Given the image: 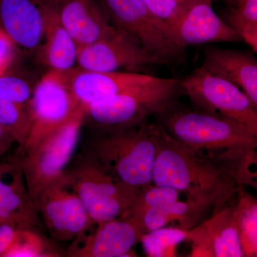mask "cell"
I'll use <instances>...</instances> for the list:
<instances>
[{"label": "cell", "instance_id": "obj_19", "mask_svg": "<svg viewBox=\"0 0 257 257\" xmlns=\"http://www.w3.org/2000/svg\"><path fill=\"white\" fill-rule=\"evenodd\" d=\"M67 74L71 89L82 106L139 87L153 77L127 72H91L77 67Z\"/></svg>", "mask_w": 257, "mask_h": 257}, {"label": "cell", "instance_id": "obj_34", "mask_svg": "<svg viewBox=\"0 0 257 257\" xmlns=\"http://www.w3.org/2000/svg\"><path fill=\"white\" fill-rule=\"evenodd\" d=\"M0 158H1V156H0Z\"/></svg>", "mask_w": 257, "mask_h": 257}, {"label": "cell", "instance_id": "obj_10", "mask_svg": "<svg viewBox=\"0 0 257 257\" xmlns=\"http://www.w3.org/2000/svg\"><path fill=\"white\" fill-rule=\"evenodd\" d=\"M111 25L135 38L165 64H180L186 50L167 35L143 0H100Z\"/></svg>", "mask_w": 257, "mask_h": 257}, {"label": "cell", "instance_id": "obj_5", "mask_svg": "<svg viewBox=\"0 0 257 257\" xmlns=\"http://www.w3.org/2000/svg\"><path fill=\"white\" fill-rule=\"evenodd\" d=\"M67 172L95 224L124 216L140 192L138 187L124 183L108 172L87 153Z\"/></svg>", "mask_w": 257, "mask_h": 257}, {"label": "cell", "instance_id": "obj_3", "mask_svg": "<svg viewBox=\"0 0 257 257\" xmlns=\"http://www.w3.org/2000/svg\"><path fill=\"white\" fill-rule=\"evenodd\" d=\"M87 153L108 172L133 187L152 184L157 151L155 123L147 121L130 127L100 130Z\"/></svg>", "mask_w": 257, "mask_h": 257}, {"label": "cell", "instance_id": "obj_4", "mask_svg": "<svg viewBox=\"0 0 257 257\" xmlns=\"http://www.w3.org/2000/svg\"><path fill=\"white\" fill-rule=\"evenodd\" d=\"M182 93L181 80L153 76L139 87L82 106L84 119L100 130L136 126L178 101Z\"/></svg>", "mask_w": 257, "mask_h": 257}, {"label": "cell", "instance_id": "obj_1", "mask_svg": "<svg viewBox=\"0 0 257 257\" xmlns=\"http://www.w3.org/2000/svg\"><path fill=\"white\" fill-rule=\"evenodd\" d=\"M155 123L157 151L152 183L185 192L187 199L215 212L234 200L239 187L209 153H194Z\"/></svg>", "mask_w": 257, "mask_h": 257}, {"label": "cell", "instance_id": "obj_23", "mask_svg": "<svg viewBox=\"0 0 257 257\" xmlns=\"http://www.w3.org/2000/svg\"><path fill=\"white\" fill-rule=\"evenodd\" d=\"M222 19L256 53L257 0H237L228 6Z\"/></svg>", "mask_w": 257, "mask_h": 257}, {"label": "cell", "instance_id": "obj_14", "mask_svg": "<svg viewBox=\"0 0 257 257\" xmlns=\"http://www.w3.org/2000/svg\"><path fill=\"white\" fill-rule=\"evenodd\" d=\"M40 220L20 160L0 162V224L34 228Z\"/></svg>", "mask_w": 257, "mask_h": 257}, {"label": "cell", "instance_id": "obj_31", "mask_svg": "<svg viewBox=\"0 0 257 257\" xmlns=\"http://www.w3.org/2000/svg\"><path fill=\"white\" fill-rule=\"evenodd\" d=\"M18 228L10 224H0V257L4 256L14 239L15 232Z\"/></svg>", "mask_w": 257, "mask_h": 257}, {"label": "cell", "instance_id": "obj_32", "mask_svg": "<svg viewBox=\"0 0 257 257\" xmlns=\"http://www.w3.org/2000/svg\"><path fill=\"white\" fill-rule=\"evenodd\" d=\"M13 143L15 141L13 138L0 126V156L8 152Z\"/></svg>", "mask_w": 257, "mask_h": 257}, {"label": "cell", "instance_id": "obj_28", "mask_svg": "<svg viewBox=\"0 0 257 257\" xmlns=\"http://www.w3.org/2000/svg\"><path fill=\"white\" fill-rule=\"evenodd\" d=\"M180 193L171 187L153 186L152 184L140 187L136 200L123 216L131 218L137 222L148 209L178 200Z\"/></svg>", "mask_w": 257, "mask_h": 257}, {"label": "cell", "instance_id": "obj_21", "mask_svg": "<svg viewBox=\"0 0 257 257\" xmlns=\"http://www.w3.org/2000/svg\"><path fill=\"white\" fill-rule=\"evenodd\" d=\"M223 170L239 187L257 188L256 149L241 147L210 153Z\"/></svg>", "mask_w": 257, "mask_h": 257}, {"label": "cell", "instance_id": "obj_7", "mask_svg": "<svg viewBox=\"0 0 257 257\" xmlns=\"http://www.w3.org/2000/svg\"><path fill=\"white\" fill-rule=\"evenodd\" d=\"M35 204L52 237L60 242L76 244L95 224L72 187L67 170L42 189Z\"/></svg>", "mask_w": 257, "mask_h": 257}, {"label": "cell", "instance_id": "obj_22", "mask_svg": "<svg viewBox=\"0 0 257 257\" xmlns=\"http://www.w3.org/2000/svg\"><path fill=\"white\" fill-rule=\"evenodd\" d=\"M235 219L243 257L257 256V200L239 189L234 199Z\"/></svg>", "mask_w": 257, "mask_h": 257}, {"label": "cell", "instance_id": "obj_15", "mask_svg": "<svg viewBox=\"0 0 257 257\" xmlns=\"http://www.w3.org/2000/svg\"><path fill=\"white\" fill-rule=\"evenodd\" d=\"M213 0H197L180 20L174 41L181 48L216 42L242 41L213 9Z\"/></svg>", "mask_w": 257, "mask_h": 257}, {"label": "cell", "instance_id": "obj_6", "mask_svg": "<svg viewBox=\"0 0 257 257\" xmlns=\"http://www.w3.org/2000/svg\"><path fill=\"white\" fill-rule=\"evenodd\" d=\"M84 121L82 104L70 119L20 159L33 202L51 182L63 175L74 156Z\"/></svg>", "mask_w": 257, "mask_h": 257}, {"label": "cell", "instance_id": "obj_25", "mask_svg": "<svg viewBox=\"0 0 257 257\" xmlns=\"http://www.w3.org/2000/svg\"><path fill=\"white\" fill-rule=\"evenodd\" d=\"M0 126L23 148L31 126L30 104H19L0 98Z\"/></svg>", "mask_w": 257, "mask_h": 257}, {"label": "cell", "instance_id": "obj_8", "mask_svg": "<svg viewBox=\"0 0 257 257\" xmlns=\"http://www.w3.org/2000/svg\"><path fill=\"white\" fill-rule=\"evenodd\" d=\"M67 71L50 69L34 88L31 126L21 152H28L65 124L80 104L68 81Z\"/></svg>", "mask_w": 257, "mask_h": 257}, {"label": "cell", "instance_id": "obj_18", "mask_svg": "<svg viewBox=\"0 0 257 257\" xmlns=\"http://www.w3.org/2000/svg\"><path fill=\"white\" fill-rule=\"evenodd\" d=\"M46 0H0V24L16 46L35 48L43 40Z\"/></svg>", "mask_w": 257, "mask_h": 257}, {"label": "cell", "instance_id": "obj_12", "mask_svg": "<svg viewBox=\"0 0 257 257\" xmlns=\"http://www.w3.org/2000/svg\"><path fill=\"white\" fill-rule=\"evenodd\" d=\"M192 257H243L234 200L187 231Z\"/></svg>", "mask_w": 257, "mask_h": 257}, {"label": "cell", "instance_id": "obj_27", "mask_svg": "<svg viewBox=\"0 0 257 257\" xmlns=\"http://www.w3.org/2000/svg\"><path fill=\"white\" fill-rule=\"evenodd\" d=\"M143 1L167 35L174 41V33L179 22L197 0H143Z\"/></svg>", "mask_w": 257, "mask_h": 257}, {"label": "cell", "instance_id": "obj_29", "mask_svg": "<svg viewBox=\"0 0 257 257\" xmlns=\"http://www.w3.org/2000/svg\"><path fill=\"white\" fill-rule=\"evenodd\" d=\"M33 89L25 79L10 75L0 76V98L19 104H30Z\"/></svg>", "mask_w": 257, "mask_h": 257}, {"label": "cell", "instance_id": "obj_20", "mask_svg": "<svg viewBox=\"0 0 257 257\" xmlns=\"http://www.w3.org/2000/svg\"><path fill=\"white\" fill-rule=\"evenodd\" d=\"M44 58L50 69L70 70L77 67L78 45L61 23L53 0L45 7Z\"/></svg>", "mask_w": 257, "mask_h": 257}, {"label": "cell", "instance_id": "obj_17", "mask_svg": "<svg viewBox=\"0 0 257 257\" xmlns=\"http://www.w3.org/2000/svg\"><path fill=\"white\" fill-rule=\"evenodd\" d=\"M253 53L207 47L200 67L239 87L257 107V60Z\"/></svg>", "mask_w": 257, "mask_h": 257}, {"label": "cell", "instance_id": "obj_30", "mask_svg": "<svg viewBox=\"0 0 257 257\" xmlns=\"http://www.w3.org/2000/svg\"><path fill=\"white\" fill-rule=\"evenodd\" d=\"M16 47L12 39L0 28V76L8 73L14 60Z\"/></svg>", "mask_w": 257, "mask_h": 257}, {"label": "cell", "instance_id": "obj_16", "mask_svg": "<svg viewBox=\"0 0 257 257\" xmlns=\"http://www.w3.org/2000/svg\"><path fill=\"white\" fill-rule=\"evenodd\" d=\"M61 23L79 46L89 45L116 30L96 0H53Z\"/></svg>", "mask_w": 257, "mask_h": 257}, {"label": "cell", "instance_id": "obj_13", "mask_svg": "<svg viewBox=\"0 0 257 257\" xmlns=\"http://www.w3.org/2000/svg\"><path fill=\"white\" fill-rule=\"evenodd\" d=\"M96 229L72 245L67 256L71 257L137 256L133 247L140 242L144 233L131 218L126 216L102 221ZM79 243V242H78Z\"/></svg>", "mask_w": 257, "mask_h": 257}, {"label": "cell", "instance_id": "obj_11", "mask_svg": "<svg viewBox=\"0 0 257 257\" xmlns=\"http://www.w3.org/2000/svg\"><path fill=\"white\" fill-rule=\"evenodd\" d=\"M135 38L116 28L101 40L78 47L77 67L91 72L143 73L155 65H164Z\"/></svg>", "mask_w": 257, "mask_h": 257}, {"label": "cell", "instance_id": "obj_33", "mask_svg": "<svg viewBox=\"0 0 257 257\" xmlns=\"http://www.w3.org/2000/svg\"><path fill=\"white\" fill-rule=\"evenodd\" d=\"M213 1H216V0H213ZM220 1H222L223 3H224L227 6H229V5L234 4L237 0H220Z\"/></svg>", "mask_w": 257, "mask_h": 257}, {"label": "cell", "instance_id": "obj_24", "mask_svg": "<svg viewBox=\"0 0 257 257\" xmlns=\"http://www.w3.org/2000/svg\"><path fill=\"white\" fill-rule=\"evenodd\" d=\"M64 253L33 228H18L3 257H59Z\"/></svg>", "mask_w": 257, "mask_h": 257}, {"label": "cell", "instance_id": "obj_26", "mask_svg": "<svg viewBox=\"0 0 257 257\" xmlns=\"http://www.w3.org/2000/svg\"><path fill=\"white\" fill-rule=\"evenodd\" d=\"M187 239V231L180 227H162L145 233L140 242L150 257L175 256L177 245Z\"/></svg>", "mask_w": 257, "mask_h": 257}, {"label": "cell", "instance_id": "obj_9", "mask_svg": "<svg viewBox=\"0 0 257 257\" xmlns=\"http://www.w3.org/2000/svg\"><path fill=\"white\" fill-rule=\"evenodd\" d=\"M181 83L193 106L239 121L257 136V107L239 87L201 67Z\"/></svg>", "mask_w": 257, "mask_h": 257}, {"label": "cell", "instance_id": "obj_2", "mask_svg": "<svg viewBox=\"0 0 257 257\" xmlns=\"http://www.w3.org/2000/svg\"><path fill=\"white\" fill-rule=\"evenodd\" d=\"M155 122L176 143L194 153L234 148H257V136L245 125L179 100L155 114Z\"/></svg>", "mask_w": 257, "mask_h": 257}]
</instances>
